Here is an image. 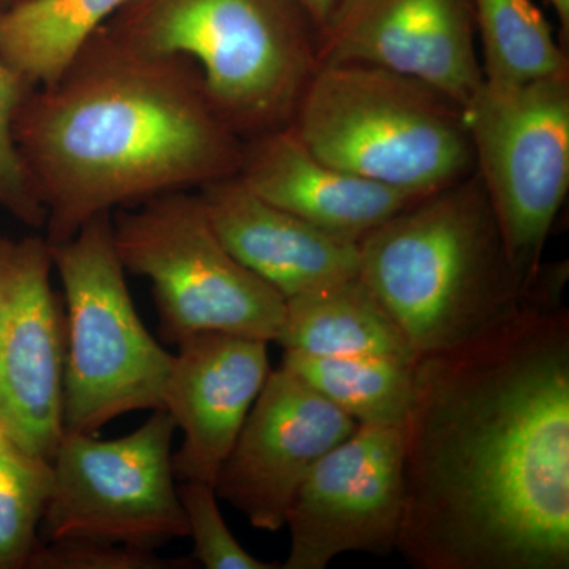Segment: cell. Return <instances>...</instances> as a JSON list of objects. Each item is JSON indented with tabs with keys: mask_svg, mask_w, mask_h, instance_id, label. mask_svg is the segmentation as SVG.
Here are the masks:
<instances>
[{
	"mask_svg": "<svg viewBox=\"0 0 569 569\" xmlns=\"http://www.w3.org/2000/svg\"><path fill=\"white\" fill-rule=\"evenodd\" d=\"M52 488L50 460L0 448V569L28 568Z\"/></svg>",
	"mask_w": 569,
	"mask_h": 569,
	"instance_id": "cell-21",
	"label": "cell"
},
{
	"mask_svg": "<svg viewBox=\"0 0 569 569\" xmlns=\"http://www.w3.org/2000/svg\"><path fill=\"white\" fill-rule=\"evenodd\" d=\"M402 516L403 426H359L299 486L282 569H325L347 552L389 556Z\"/></svg>",
	"mask_w": 569,
	"mask_h": 569,
	"instance_id": "cell-10",
	"label": "cell"
},
{
	"mask_svg": "<svg viewBox=\"0 0 569 569\" xmlns=\"http://www.w3.org/2000/svg\"><path fill=\"white\" fill-rule=\"evenodd\" d=\"M178 496L193 539L192 559L208 569H277L282 565L257 559L228 529L213 485L179 481Z\"/></svg>",
	"mask_w": 569,
	"mask_h": 569,
	"instance_id": "cell-22",
	"label": "cell"
},
{
	"mask_svg": "<svg viewBox=\"0 0 569 569\" xmlns=\"http://www.w3.org/2000/svg\"><path fill=\"white\" fill-rule=\"evenodd\" d=\"M130 0H26L0 11V59L29 91L51 84Z\"/></svg>",
	"mask_w": 569,
	"mask_h": 569,
	"instance_id": "cell-18",
	"label": "cell"
},
{
	"mask_svg": "<svg viewBox=\"0 0 569 569\" xmlns=\"http://www.w3.org/2000/svg\"><path fill=\"white\" fill-rule=\"evenodd\" d=\"M50 249L67 307L63 430L96 436L122 415L162 408L173 355L138 317L111 213Z\"/></svg>",
	"mask_w": 569,
	"mask_h": 569,
	"instance_id": "cell-6",
	"label": "cell"
},
{
	"mask_svg": "<svg viewBox=\"0 0 569 569\" xmlns=\"http://www.w3.org/2000/svg\"><path fill=\"white\" fill-rule=\"evenodd\" d=\"M565 272L466 342L415 362L396 550L418 569L569 568Z\"/></svg>",
	"mask_w": 569,
	"mask_h": 569,
	"instance_id": "cell-1",
	"label": "cell"
},
{
	"mask_svg": "<svg viewBox=\"0 0 569 569\" xmlns=\"http://www.w3.org/2000/svg\"><path fill=\"white\" fill-rule=\"evenodd\" d=\"M466 119L505 252L527 290L569 189V74L516 86L482 81Z\"/></svg>",
	"mask_w": 569,
	"mask_h": 569,
	"instance_id": "cell-8",
	"label": "cell"
},
{
	"mask_svg": "<svg viewBox=\"0 0 569 569\" xmlns=\"http://www.w3.org/2000/svg\"><path fill=\"white\" fill-rule=\"evenodd\" d=\"M29 89L0 59V208L32 228L47 223L13 141V119Z\"/></svg>",
	"mask_w": 569,
	"mask_h": 569,
	"instance_id": "cell-23",
	"label": "cell"
},
{
	"mask_svg": "<svg viewBox=\"0 0 569 569\" xmlns=\"http://www.w3.org/2000/svg\"><path fill=\"white\" fill-rule=\"evenodd\" d=\"M174 432L163 408L116 440L63 432L51 459L43 541L88 539L156 550L189 537L173 471Z\"/></svg>",
	"mask_w": 569,
	"mask_h": 569,
	"instance_id": "cell-9",
	"label": "cell"
},
{
	"mask_svg": "<svg viewBox=\"0 0 569 569\" xmlns=\"http://www.w3.org/2000/svg\"><path fill=\"white\" fill-rule=\"evenodd\" d=\"M29 569H193L192 557H162L151 549L118 542L67 539L41 541L33 550Z\"/></svg>",
	"mask_w": 569,
	"mask_h": 569,
	"instance_id": "cell-24",
	"label": "cell"
},
{
	"mask_svg": "<svg viewBox=\"0 0 569 569\" xmlns=\"http://www.w3.org/2000/svg\"><path fill=\"white\" fill-rule=\"evenodd\" d=\"M482 77L516 86L568 73V56L533 0H471Z\"/></svg>",
	"mask_w": 569,
	"mask_h": 569,
	"instance_id": "cell-20",
	"label": "cell"
},
{
	"mask_svg": "<svg viewBox=\"0 0 569 569\" xmlns=\"http://www.w3.org/2000/svg\"><path fill=\"white\" fill-rule=\"evenodd\" d=\"M21 2H26V0H0V11L10 9V7L18 6Z\"/></svg>",
	"mask_w": 569,
	"mask_h": 569,
	"instance_id": "cell-27",
	"label": "cell"
},
{
	"mask_svg": "<svg viewBox=\"0 0 569 569\" xmlns=\"http://www.w3.org/2000/svg\"><path fill=\"white\" fill-rule=\"evenodd\" d=\"M276 342L318 356H387L417 361L402 332L358 276L284 299Z\"/></svg>",
	"mask_w": 569,
	"mask_h": 569,
	"instance_id": "cell-17",
	"label": "cell"
},
{
	"mask_svg": "<svg viewBox=\"0 0 569 569\" xmlns=\"http://www.w3.org/2000/svg\"><path fill=\"white\" fill-rule=\"evenodd\" d=\"M51 269L47 239H0V426L50 462L66 432V321Z\"/></svg>",
	"mask_w": 569,
	"mask_h": 569,
	"instance_id": "cell-11",
	"label": "cell"
},
{
	"mask_svg": "<svg viewBox=\"0 0 569 569\" xmlns=\"http://www.w3.org/2000/svg\"><path fill=\"white\" fill-rule=\"evenodd\" d=\"M342 0H302L306 9L312 14L313 21L317 22L318 28H325L328 21L331 20L332 14L339 7Z\"/></svg>",
	"mask_w": 569,
	"mask_h": 569,
	"instance_id": "cell-25",
	"label": "cell"
},
{
	"mask_svg": "<svg viewBox=\"0 0 569 569\" xmlns=\"http://www.w3.org/2000/svg\"><path fill=\"white\" fill-rule=\"evenodd\" d=\"M7 443H10L9 438L6 437V432H3L2 426H0V448Z\"/></svg>",
	"mask_w": 569,
	"mask_h": 569,
	"instance_id": "cell-28",
	"label": "cell"
},
{
	"mask_svg": "<svg viewBox=\"0 0 569 569\" xmlns=\"http://www.w3.org/2000/svg\"><path fill=\"white\" fill-rule=\"evenodd\" d=\"M291 126L323 162L415 197L477 170L466 108L378 67L318 66Z\"/></svg>",
	"mask_w": 569,
	"mask_h": 569,
	"instance_id": "cell-5",
	"label": "cell"
},
{
	"mask_svg": "<svg viewBox=\"0 0 569 569\" xmlns=\"http://www.w3.org/2000/svg\"><path fill=\"white\" fill-rule=\"evenodd\" d=\"M13 141L50 246L96 217L238 174L244 148L194 63L140 54L103 29L58 80L26 93Z\"/></svg>",
	"mask_w": 569,
	"mask_h": 569,
	"instance_id": "cell-2",
	"label": "cell"
},
{
	"mask_svg": "<svg viewBox=\"0 0 569 569\" xmlns=\"http://www.w3.org/2000/svg\"><path fill=\"white\" fill-rule=\"evenodd\" d=\"M197 193L224 249L284 299L358 276L359 242L277 208L238 174Z\"/></svg>",
	"mask_w": 569,
	"mask_h": 569,
	"instance_id": "cell-15",
	"label": "cell"
},
{
	"mask_svg": "<svg viewBox=\"0 0 569 569\" xmlns=\"http://www.w3.org/2000/svg\"><path fill=\"white\" fill-rule=\"evenodd\" d=\"M475 32L471 0H342L320 31L318 66L396 71L467 108L485 81Z\"/></svg>",
	"mask_w": 569,
	"mask_h": 569,
	"instance_id": "cell-13",
	"label": "cell"
},
{
	"mask_svg": "<svg viewBox=\"0 0 569 569\" xmlns=\"http://www.w3.org/2000/svg\"><path fill=\"white\" fill-rule=\"evenodd\" d=\"M556 11L557 18L560 22L561 40H565V44H568L569 37V0H548Z\"/></svg>",
	"mask_w": 569,
	"mask_h": 569,
	"instance_id": "cell-26",
	"label": "cell"
},
{
	"mask_svg": "<svg viewBox=\"0 0 569 569\" xmlns=\"http://www.w3.org/2000/svg\"><path fill=\"white\" fill-rule=\"evenodd\" d=\"M358 277L417 359L496 325L527 291L477 170L369 231L359 241Z\"/></svg>",
	"mask_w": 569,
	"mask_h": 569,
	"instance_id": "cell-3",
	"label": "cell"
},
{
	"mask_svg": "<svg viewBox=\"0 0 569 569\" xmlns=\"http://www.w3.org/2000/svg\"><path fill=\"white\" fill-rule=\"evenodd\" d=\"M238 176L277 208L356 242L422 198L323 162L293 126L246 140Z\"/></svg>",
	"mask_w": 569,
	"mask_h": 569,
	"instance_id": "cell-16",
	"label": "cell"
},
{
	"mask_svg": "<svg viewBox=\"0 0 569 569\" xmlns=\"http://www.w3.org/2000/svg\"><path fill=\"white\" fill-rule=\"evenodd\" d=\"M415 362L387 356H318L284 350L282 367L306 381L359 426L406 425Z\"/></svg>",
	"mask_w": 569,
	"mask_h": 569,
	"instance_id": "cell-19",
	"label": "cell"
},
{
	"mask_svg": "<svg viewBox=\"0 0 569 569\" xmlns=\"http://www.w3.org/2000/svg\"><path fill=\"white\" fill-rule=\"evenodd\" d=\"M116 252L152 284L160 332L182 342L227 332L276 342L284 298L224 249L197 192L160 194L111 213Z\"/></svg>",
	"mask_w": 569,
	"mask_h": 569,
	"instance_id": "cell-7",
	"label": "cell"
},
{
	"mask_svg": "<svg viewBox=\"0 0 569 569\" xmlns=\"http://www.w3.org/2000/svg\"><path fill=\"white\" fill-rule=\"evenodd\" d=\"M358 427L280 366L269 373L217 475V496L241 511L254 529L279 531L310 470Z\"/></svg>",
	"mask_w": 569,
	"mask_h": 569,
	"instance_id": "cell-12",
	"label": "cell"
},
{
	"mask_svg": "<svg viewBox=\"0 0 569 569\" xmlns=\"http://www.w3.org/2000/svg\"><path fill=\"white\" fill-rule=\"evenodd\" d=\"M100 29L140 54L189 59L244 141L291 126L318 69L320 28L302 0H130Z\"/></svg>",
	"mask_w": 569,
	"mask_h": 569,
	"instance_id": "cell-4",
	"label": "cell"
},
{
	"mask_svg": "<svg viewBox=\"0 0 569 569\" xmlns=\"http://www.w3.org/2000/svg\"><path fill=\"white\" fill-rule=\"evenodd\" d=\"M268 343L227 332H200L178 343L162 408L181 429L173 455L178 481L216 485L269 373Z\"/></svg>",
	"mask_w": 569,
	"mask_h": 569,
	"instance_id": "cell-14",
	"label": "cell"
}]
</instances>
